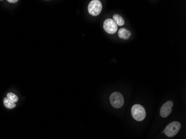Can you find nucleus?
Listing matches in <instances>:
<instances>
[{"label":"nucleus","mask_w":186,"mask_h":139,"mask_svg":"<svg viewBox=\"0 0 186 139\" xmlns=\"http://www.w3.org/2000/svg\"><path fill=\"white\" fill-rule=\"evenodd\" d=\"M181 127V124L178 122H172L166 127L163 132L169 137H172L176 136L178 133Z\"/></svg>","instance_id":"nucleus-2"},{"label":"nucleus","mask_w":186,"mask_h":139,"mask_svg":"<svg viewBox=\"0 0 186 139\" xmlns=\"http://www.w3.org/2000/svg\"><path fill=\"white\" fill-rule=\"evenodd\" d=\"M103 27L104 30L109 34H114L116 33L118 30V26L116 24L113 20L111 18L106 19L103 23Z\"/></svg>","instance_id":"nucleus-5"},{"label":"nucleus","mask_w":186,"mask_h":139,"mask_svg":"<svg viewBox=\"0 0 186 139\" xmlns=\"http://www.w3.org/2000/svg\"><path fill=\"white\" fill-rule=\"evenodd\" d=\"M110 102L111 105L116 109H119L123 106L124 99L123 96L119 92H114L110 96Z\"/></svg>","instance_id":"nucleus-3"},{"label":"nucleus","mask_w":186,"mask_h":139,"mask_svg":"<svg viewBox=\"0 0 186 139\" xmlns=\"http://www.w3.org/2000/svg\"><path fill=\"white\" fill-rule=\"evenodd\" d=\"M173 106V102L172 101H168L162 105L160 110V115L162 117H167L172 112V108Z\"/></svg>","instance_id":"nucleus-6"},{"label":"nucleus","mask_w":186,"mask_h":139,"mask_svg":"<svg viewBox=\"0 0 186 139\" xmlns=\"http://www.w3.org/2000/svg\"><path fill=\"white\" fill-rule=\"evenodd\" d=\"M131 32L125 28H121L118 31L119 37L124 40H128L131 36Z\"/></svg>","instance_id":"nucleus-7"},{"label":"nucleus","mask_w":186,"mask_h":139,"mask_svg":"<svg viewBox=\"0 0 186 139\" xmlns=\"http://www.w3.org/2000/svg\"><path fill=\"white\" fill-rule=\"evenodd\" d=\"M113 21L117 26H123L125 23V21L123 18L118 14H116L113 16Z\"/></svg>","instance_id":"nucleus-8"},{"label":"nucleus","mask_w":186,"mask_h":139,"mask_svg":"<svg viewBox=\"0 0 186 139\" xmlns=\"http://www.w3.org/2000/svg\"><path fill=\"white\" fill-rule=\"evenodd\" d=\"M132 115L136 121L142 122L146 117V111L143 106L136 104L132 107Z\"/></svg>","instance_id":"nucleus-1"},{"label":"nucleus","mask_w":186,"mask_h":139,"mask_svg":"<svg viewBox=\"0 0 186 139\" xmlns=\"http://www.w3.org/2000/svg\"><path fill=\"white\" fill-rule=\"evenodd\" d=\"M8 99H9L10 100L13 102L14 103H15L16 102H18V97L17 95H16L15 94H13V92H9L7 94V97H6Z\"/></svg>","instance_id":"nucleus-10"},{"label":"nucleus","mask_w":186,"mask_h":139,"mask_svg":"<svg viewBox=\"0 0 186 139\" xmlns=\"http://www.w3.org/2000/svg\"><path fill=\"white\" fill-rule=\"evenodd\" d=\"M8 2L9 3H16L18 2V0H8Z\"/></svg>","instance_id":"nucleus-11"},{"label":"nucleus","mask_w":186,"mask_h":139,"mask_svg":"<svg viewBox=\"0 0 186 139\" xmlns=\"http://www.w3.org/2000/svg\"><path fill=\"white\" fill-rule=\"evenodd\" d=\"M102 4L99 0H93L88 5V12L91 15L96 16L101 13L102 10Z\"/></svg>","instance_id":"nucleus-4"},{"label":"nucleus","mask_w":186,"mask_h":139,"mask_svg":"<svg viewBox=\"0 0 186 139\" xmlns=\"http://www.w3.org/2000/svg\"><path fill=\"white\" fill-rule=\"evenodd\" d=\"M3 104L6 108L9 109H13L15 107L16 105L13 101H11L7 97H5L3 99Z\"/></svg>","instance_id":"nucleus-9"}]
</instances>
